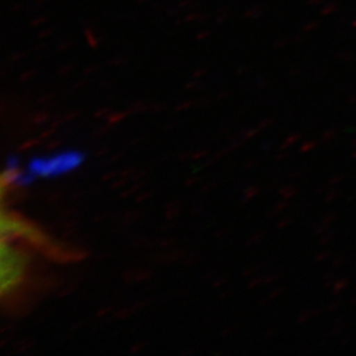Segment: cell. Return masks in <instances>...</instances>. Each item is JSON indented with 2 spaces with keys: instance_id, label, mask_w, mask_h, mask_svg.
I'll list each match as a JSON object with an SVG mask.
<instances>
[{
  "instance_id": "cell-1",
  "label": "cell",
  "mask_w": 356,
  "mask_h": 356,
  "mask_svg": "<svg viewBox=\"0 0 356 356\" xmlns=\"http://www.w3.org/2000/svg\"><path fill=\"white\" fill-rule=\"evenodd\" d=\"M0 296L4 307L13 312L36 291L35 251L23 243L1 239Z\"/></svg>"
},
{
  "instance_id": "cell-2",
  "label": "cell",
  "mask_w": 356,
  "mask_h": 356,
  "mask_svg": "<svg viewBox=\"0 0 356 356\" xmlns=\"http://www.w3.org/2000/svg\"><path fill=\"white\" fill-rule=\"evenodd\" d=\"M0 234L3 241L23 243L35 252L53 261H76L85 256L83 252L73 250L67 244L53 239L48 232L38 227L36 223L15 211L7 210L6 206H3L1 210Z\"/></svg>"
}]
</instances>
